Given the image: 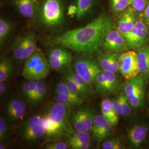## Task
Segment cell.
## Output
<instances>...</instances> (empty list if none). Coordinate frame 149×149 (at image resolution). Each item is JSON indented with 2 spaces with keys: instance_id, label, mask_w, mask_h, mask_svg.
Here are the masks:
<instances>
[{
  "instance_id": "6da1fadb",
  "label": "cell",
  "mask_w": 149,
  "mask_h": 149,
  "mask_svg": "<svg viewBox=\"0 0 149 149\" xmlns=\"http://www.w3.org/2000/svg\"><path fill=\"white\" fill-rule=\"evenodd\" d=\"M112 21L102 15L84 27L70 30L51 40L52 43L80 53H91L102 45L107 34L112 29Z\"/></svg>"
},
{
  "instance_id": "ba28073f",
  "label": "cell",
  "mask_w": 149,
  "mask_h": 149,
  "mask_svg": "<svg viewBox=\"0 0 149 149\" xmlns=\"http://www.w3.org/2000/svg\"><path fill=\"white\" fill-rule=\"evenodd\" d=\"M119 64V71L127 80L134 78L140 74L138 53L134 50H129L120 55Z\"/></svg>"
},
{
  "instance_id": "e575fe53",
  "label": "cell",
  "mask_w": 149,
  "mask_h": 149,
  "mask_svg": "<svg viewBox=\"0 0 149 149\" xmlns=\"http://www.w3.org/2000/svg\"><path fill=\"white\" fill-rule=\"evenodd\" d=\"M56 94H63L66 96H69L74 99H83L79 96H76L73 93L66 85V83L63 81L59 82L56 87Z\"/></svg>"
},
{
  "instance_id": "8d00e7d4",
  "label": "cell",
  "mask_w": 149,
  "mask_h": 149,
  "mask_svg": "<svg viewBox=\"0 0 149 149\" xmlns=\"http://www.w3.org/2000/svg\"><path fill=\"white\" fill-rule=\"evenodd\" d=\"M112 127L113 126L111 125V124L106 119L101 130L95 139L99 143L102 141L108 136L112 130Z\"/></svg>"
},
{
  "instance_id": "d6a6232c",
  "label": "cell",
  "mask_w": 149,
  "mask_h": 149,
  "mask_svg": "<svg viewBox=\"0 0 149 149\" xmlns=\"http://www.w3.org/2000/svg\"><path fill=\"white\" fill-rule=\"evenodd\" d=\"M106 120V118L102 115V114L95 115L93 119V127L92 129V134L94 138H95L97 135L100 133V130H101L102 128L104 125V123L105 122Z\"/></svg>"
},
{
  "instance_id": "7a4b0ae2",
  "label": "cell",
  "mask_w": 149,
  "mask_h": 149,
  "mask_svg": "<svg viewBox=\"0 0 149 149\" xmlns=\"http://www.w3.org/2000/svg\"><path fill=\"white\" fill-rule=\"evenodd\" d=\"M70 107L58 103L50 107L47 114L44 117L46 135L57 137L64 134L73 133L69 123Z\"/></svg>"
},
{
  "instance_id": "e0dca14e",
  "label": "cell",
  "mask_w": 149,
  "mask_h": 149,
  "mask_svg": "<svg viewBox=\"0 0 149 149\" xmlns=\"http://www.w3.org/2000/svg\"><path fill=\"white\" fill-rule=\"evenodd\" d=\"M140 74L144 77L149 75V46H145L138 52Z\"/></svg>"
},
{
  "instance_id": "b9f144b4",
  "label": "cell",
  "mask_w": 149,
  "mask_h": 149,
  "mask_svg": "<svg viewBox=\"0 0 149 149\" xmlns=\"http://www.w3.org/2000/svg\"><path fill=\"white\" fill-rule=\"evenodd\" d=\"M69 145L73 149H88L90 148V143H74Z\"/></svg>"
},
{
  "instance_id": "4fadbf2b",
  "label": "cell",
  "mask_w": 149,
  "mask_h": 149,
  "mask_svg": "<svg viewBox=\"0 0 149 149\" xmlns=\"http://www.w3.org/2000/svg\"><path fill=\"white\" fill-rule=\"evenodd\" d=\"M118 52H108L99 58V65L103 71L116 73L119 70Z\"/></svg>"
},
{
  "instance_id": "f6af8a7d",
  "label": "cell",
  "mask_w": 149,
  "mask_h": 149,
  "mask_svg": "<svg viewBox=\"0 0 149 149\" xmlns=\"http://www.w3.org/2000/svg\"><path fill=\"white\" fill-rule=\"evenodd\" d=\"M144 18L146 22L149 24V5L146 6L144 10Z\"/></svg>"
},
{
  "instance_id": "836d02e7",
  "label": "cell",
  "mask_w": 149,
  "mask_h": 149,
  "mask_svg": "<svg viewBox=\"0 0 149 149\" xmlns=\"http://www.w3.org/2000/svg\"><path fill=\"white\" fill-rule=\"evenodd\" d=\"M129 5V0H111V8L115 13L124 12Z\"/></svg>"
},
{
  "instance_id": "44dd1931",
  "label": "cell",
  "mask_w": 149,
  "mask_h": 149,
  "mask_svg": "<svg viewBox=\"0 0 149 149\" xmlns=\"http://www.w3.org/2000/svg\"><path fill=\"white\" fill-rule=\"evenodd\" d=\"M72 60V55L64 57H55L49 55L48 61L52 69L60 70L69 65Z\"/></svg>"
},
{
  "instance_id": "4316f807",
  "label": "cell",
  "mask_w": 149,
  "mask_h": 149,
  "mask_svg": "<svg viewBox=\"0 0 149 149\" xmlns=\"http://www.w3.org/2000/svg\"><path fill=\"white\" fill-rule=\"evenodd\" d=\"M94 84L96 92L103 93H111V91L109 85L102 74V71L97 74Z\"/></svg>"
},
{
  "instance_id": "74e56055",
  "label": "cell",
  "mask_w": 149,
  "mask_h": 149,
  "mask_svg": "<svg viewBox=\"0 0 149 149\" xmlns=\"http://www.w3.org/2000/svg\"><path fill=\"white\" fill-rule=\"evenodd\" d=\"M8 134V129L7 123L4 118L2 116L0 117V141L3 143L7 138Z\"/></svg>"
},
{
  "instance_id": "d590c367",
  "label": "cell",
  "mask_w": 149,
  "mask_h": 149,
  "mask_svg": "<svg viewBox=\"0 0 149 149\" xmlns=\"http://www.w3.org/2000/svg\"><path fill=\"white\" fill-rule=\"evenodd\" d=\"M103 149H125L122 141L118 138L109 139L102 144Z\"/></svg>"
},
{
  "instance_id": "ee69618b",
  "label": "cell",
  "mask_w": 149,
  "mask_h": 149,
  "mask_svg": "<svg viewBox=\"0 0 149 149\" xmlns=\"http://www.w3.org/2000/svg\"><path fill=\"white\" fill-rule=\"evenodd\" d=\"M6 91V86L5 82H0V96L1 97L3 96Z\"/></svg>"
},
{
  "instance_id": "1f68e13d",
  "label": "cell",
  "mask_w": 149,
  "mask_h": 149,
  "mask_svg": "<svg viewBox=\"0 0 149 149\" xmlns=\"http://www.w3.org/2000/svg\"><path fill=\"white\" fill-rule=\"evenodd\" d=\"M10 24L2 17L0 18V44L2 45L11 32Z\"/></svg>"
},
{
  "instance_id": "f1b7e54d",
  "label": "cell",
  "mask_w": 149,
  "mask_h": 149,
  "mask_svg": "<svg viewBox=\"0 0 149 149\" xmlns=\"http://www.w3.org/2000/svg\"><path fill=\"white\" fill-rule=\"evenodd\" d=\"M47 86L43 80L37 81V86L36 91L32 99V103H37L41 101L46 95Z\"/></svg>"
},
{
  "instance_id": "7bdbcfd3",
  "label": "cell",
  "mask_w": 149,
  "mask_h": 149,
  "mask_svg": "<svg viewBox=\"0 0 149 149\" xmlns=\"http://www.w3.org/2000/svg\"><path fill=\"white\" fill-rule=\"evenodd\" d=\"M77 7L76 5H71L70 6L68 10V16H69L70 17L72 18L74 16H76L77 12Z\"/></svg>"
},
{
  "instance_id": "8992f818",
  "label": "cell",
  "mask_w": 149,
  "mask_h": 149,
  "mask_svg": "<svg viewBox=\"0 0 149 149\" xmlns=\"http://www.w3.org/2000/svg\"><path fill=\"white\" fill-rule=\"evenodd\" d=\"M37 36L33 33H29L17 39L13 52L15 59L18 61L27 59L37 49Z\"/></svg>"
},
{
  "instance_id": "f35d334b",
  "label": "cell",
  "mask_w": 149,
  "mask_h": 149,
  "mask_svg": "<svg viewBox=\"0 0 149 149\" xmlns=\"http://www.w3.org/2000/svg\"><path fill=\"white\" fill-rule=\"evenodd\" d=\"M129 2L134 10L139 12L144 11L146 7L145 0H129Z\"/></svg>"
},
{
  "instance_id": "7c38bea8",
  "label": "cell",
  "mask_w": 149,
  "mask_h": 149,
  "mask_svg": "<svg viewBox=\"0 0 149 149\" xmlns=\"http://www.w3.org/2000/svg\"><path fill=\"white\" fill-rule=\"evenodd\" d=\"M149 128L144 123H136L128 129L129 143L134 148L140 147L147 136Z\"/></svg>"
},
{
  "instance_id": "60d3db41",
  "label": "cell",
  "mask_w": 149,
  "mask_h": 149,
  "mask_svg": "<svg viewBox=\"0 0 149 149\" xmlns=\"http://www.w3.org/2000/svg\"><path fill=\"white\" fill-rule=\"evenodd\" d=\"M26 114V111H16V112H12L7 116H8V118L13 122H16L19 120H21L25 116Z\"/></svg>"
},
{
  "instance_id": "484cf974",
  "label": "cell",
  "mask_w": 149,
  "mask_h": 149,
  "mask_svg": "<svg viewBox=\"0 0 149 149\" xmlns=\"http://www.w3.org/2000/svg\"><path fill=\"white\" fill-rule=\"evenodd\" d=\"M102 73L109 85L111 93L116 92L120 86V80L116 73L103 70L102 71Z\"/></svg>"
},
{
  "instance_id": "83f0119b",
  "label": "cell",
  "mask_w": 149,
  "mask_h": 149,
  "mask_svg": "<svg viewBox=\"0 0 149 149\" xmlns=\"http://www.w3.org/2000/svg\"><path fill=\"white\" fill-rule=\"evenodd\" d=\"M94 0H77L76 6L77 7V12L76 17L81 19L86 15L90 11Z\"/></svg>"
},
{
  "instance_id": "d4e9b609",
  "label": "cell",
  "mask_w": 149,
  "mask_h": 149,
  "mask_svg": "<svg viewBox=\"0 0 149 149\" xmlns=\"http://www.w3.org/2000/svg\"><path fill=\"white\" fill-rule=\"evenodd\" d=\"M56 101L59 104L65 106L71 107L80 106L84 103V100L74 99L63 94H57V96L56 97Z\"/></svg>"
},
{
  "instance_id": "8fae6325",
  "label": "cell",
  "mask_w": 149,
  "mask_h": 149,
  "mask_svg": "<svg viewBox=\"0 0 149 149\" xmlns=\"http://www.w3.org/2000/svg\"><path fill=\"white\" fill-rule=\"evenodd\" d=\"M103 49L107 52H120L124 51L128 46L124 37L118 30H111L102 43Z\"/></svg>"
},
{
  "instance_id": "30bf717a",
  "label": "cell",
  "mask_w": 149,
  "mask_h": 149,
  "mask_svg": "<svg viewBox=\"0 0 149 149\" xmlns=\"http://www.w3.org/2000/svg\"><path fill=\"white\" fill-rule=\"evenodd\" d=\"M74 68L76 73L85 80L91 87L95 84L97 74L101 72L99 64L87 58L77 60L74 63Z\"/></svg>"
},
{
  "instance_id": "9c48e42d",
  "label": "cell",
  "mask_w": 149,
  "mask_h": 149,
  "mask_svg": "<svg viewBox=\"0 0 149 149\" xmlns=\"http://www.w3.org/2000/svg\"><path fill=\"white\" fill-rule=\"evenodd\" d=\"M124 37L129 48L140 49L145 47L149 39V28L143 21L138 20L131 31Z\"/></svg>"
},
{
  "instance_id": "4dcf8cb0",
  "label": "cell",
  "mask_w": 149,
  "mask_h": 149,
  "mask_svg": "<svg viewBox=\"0 0 149 149\" xmlns=\"http://www.w3.org/2000/svg\"><path fill=\"white\" fill-rule=\"evenodd\" d=\"M120 100V116H127L132 112V107L124 93L119 95Z\"/></svg>"
},
{
  "instance_id": "5b68a950",
  "label": "cell",
  "mask_w": 149,
  "mask_h": 149,
  "mask_svg": "<svg viewBox=\"0 0 149 149\" xmlns=\"http://www.w3.org/2000/svg\"><path fill=\"white\" fill-rule=\"evenodd\" d=\"M145 77L141 75L127 80L124 85V93L132 108H138L144 103Z\"/></svg>"
},
{
  "instance_id": "ffe728a7",
  "label": "cell",
  "mask_w": 149,
  "mask_h": 149,
  "mask_svg": "<svg viewBox=\"0 0 149 149\" xmlns=\"http://www.w3.org/2000/svg\"><path fill=\"white\" fill-rule=\"evenodd\" d=\"M27 104L21 99L14 98L7 102L5 107V112L7 114L16 111H26Z\"/></svg>"
},
{
  "instance_id": "7402d4cb",
  "label": "cell",
  "mask_w": 149,
  "mask_h": 149,
  "mask_svg": "<svg viewBox=\"0 0 149 149\" xmlns=\"http://www.w3.org/2000/svg\"><path fill=\"white\" fill-rule=\"evenodd\" d=\"M91 136L88 132L76 131L68 136L67 143L68 145L74 143H90Z\"/></svg>"
},
{
  "instance_id": "603a6c76",
  "label": "cell",
  "mask_w": 149,
  "mask_h": 149,
  "mask_svg": "<svg viewBox=\"0 0 149 149\" xmlns=\"http://www.w3.org/2000/svg\"><path fill=\"white\" fill-rule=\"evenodd\" d=\"M37 81L28 80L24 82L22 87V93L23 96L28 101L31 102L36 91Z\"/></svg>"
},
{
  "instance_id": "52a82bcc",
  "label": "cell",
  "mask_w": 149,
  "mask_h": 149,
  "mask_svg": "<svg viewBox=\"0 0 149 149\" xmlns=\"http://www.w3.org/2000/svg\"><path fill=\"white\" fill-rule=\"evenodd\" d=\"M46 135L44 117L34 115L30 118L22 130V138L27 141H34Z\"/></svg>"
},
{
  "instance_id": "f546056e",
  "label": "cell",
  "mask_w": 149,
  "mask_h": 149,
  "mask_svg": "<svg viewBox=\"0 0 149 149\" xmlns=\"http://www.w3.org/2000/svg\"><path fill=\"white\" fill-rule=\"evenodd\" d=\"M64 81L66 83L67 86L68 87V88H69L70 90L73 93H74V95H76V96H79L83 99H85V96L83 93L82 91L81 90L79 86L77 85L76 82L72 79V77L70 76V74L68 73L66 74Z\"/></svg>"
},
{
  "instance_id": "ac0fdd59",
  "label": "cell",
  "mask_w": 149,
  "mask_h": 149,
  "mask_svg": "<svg viewBox=\"0 0 149 149\" xmlns=\"http://www.w3.org/2000/svg\"><path fill=\"white\" fill-rule=\"evenodd\" d=\"M77 112L85 127L86 131L89 132L92 130L93 119L95 116V111L90 108H85L80 109Z\"/></svg>"
},
{
  "instance_id": "bcb514c9",
  "label": "cell",
  "mask_w": 149,
  "mask_h": 149,
  "mask_svg": "<svg viewBox=\"0 0 149 149\" xmlns=\"http://www.w3.org/2000/svg\"><path fill=\"white\" fill-rule=\"evenodd\" d=\"M0 149H6V147L5 145H4V144H3V143H0Z\"/></svg>"
},
{
  "instance_id": "2e32d148",
  "label": "cell",
  "mask_w": 149,
  "mask_h": 149,
  "mask_svg": "<svg viewBox=\"0 0 149 149\" xmlns=\"http://www.w3.org/2000/svg\"><path fill=\"white\" fill-rule=\"evenodd\" d=\"M102 115L111 124L112 126L117 125L119 121V116L116 112L113 102L110 100H103L101 103Z\"/></svg>"
},
{
  "instance_id": "277c9868",
  "label": "cell",
  "mask_w": 149,
  "mask_h": 149,
  "mask_svg": "<svg viewBox=\"0 0 149 149\" xmlns=\"http://www.w3.org/2000/svg\"><path fill=\"white\" fill-rule=\"evenodd\" d=\"M40 13L42 22L48 27L59 26L64 19V8L60 0H43Z\"/></svg>"
},
{
  "instance_id": "7dc6e473",
  "label": "cell",
  "mask_w": 149,
  "mask_h": 149,
  "mask_svg": "<svg viewBox=\"0 0 149 149\" xmlns=\"http://www.w3.org/2000/svg\"></svg>"
},
{
  "instance_id": "5bb4252c",
  "label": "cell",
  "mask_w": 149,
  "mask_h": 149,
  "mask_svg": "<svg viewBox=\"0 0 149 149\" xmlns=\"http://www.w3.org/2000/svg\"><path fill=\"white\" fill-rule=\"evenodd\" d=\"M135 23V16L133 10L125 11L118 22V31L123 36H125L133 28Z\"/></svg>"
},
{
  "instance_id": "cb8c5ba5",
  "label": "cell",
  "mask_w": 149,
  "mask_h": 149,
  "mask_svg": "<svg viewBox=\"0 0 149 149\" xmlns=\"http://www.w3.org/2000/svg\"><path fill=\"white\" fill-rule=\"evenodd\" d=\"M13 71L12 64L8 59H3L0 63V82H5L11 76Z\"/></svg>"
},
{
  "instance_id": "d6986e66",
  "label": "cell",
  "mask_w": 149,
  "mask_h": 149,
  "mask_svg": "<svg viewBox=\"0 0 149 149\" xmlns=\"http://www.w3.org/2000/svg\"><path fill=\"white\" fill-rule=\"evenodd\" d=\"M68 74L76 82L77 85L79 86L81 90L82 91L86 98L89 97L92 94V87L90 86L80 75L77 74L75 71L70 70L69 71Z\"/></svg>"
},
{
  "instance_id": "3957f363",
  "label": "cell",
  "mask_w": 149,
  "mask_h": 149,
  "mask_svg": "<svg viewBox=\"0 0 149 149\" xmlns=\"http://www.w3.org/2000/svg\"><path fill=\"white\" fill-rule=\"evenodd\" d=\"M22 76L27 80H42L47 77L50 66L42 50L37 48L34 52L25 60Z\"/></svg>"
},
{
  "instance_id": "9a60e30c",
  "label": "cell",
  "mask_w": 149,
  "mask_h": 149,
  "mask_svg": "<svg viewBox=\"0 0 149 149\" xmlns=\"http://www.w3.org/2000/svg\"><path fill=\"white\" fill-rule=\"evenodd\" d=\"M15 5L22 16L31 18L34 16L38 6L37 0H15Z\"/></svg>"
},
{
  "instance_id": "ab89813d",
  "label": "cell",
  "mask_w": 149,
  "mask_h": 149,
  "mask_svg": "<svg viewBox=\"0 0 149 149\" xmlns=\"http://www.w3.org/2000/svg\"><path fill=\"white\" fill-rule=\"evenodd\" d=\"M69 147L68 144L63 141L53 142L48 144L45 146V149H66Z\"/></svg>"
}]
</instances>
